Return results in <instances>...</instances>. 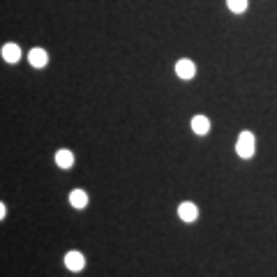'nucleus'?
Listing matches in <instances>:
<instances>
[{
  "instance_id": "1",
  "label": "nucleus",
  "mask_w": 277,
  "mask_h": 277,
  "mask_svg": "<svg viewBox=\"0 0 277 277\" xmlns=\"http://www.w3.org/2000/svg\"><path fill=\"white\" fill-rule=\"evenodd\" d=\"M238 155L240 157H252L254 155V134H250V132H243V134L238 136Z\"/></svg>"
},
{
  "instance_id": "2",
  "label": "nucleus",
  "mask_w": 277,
  "mask_h": 277,
  "mask_svg": "<svg viewBox=\"0 0 277 277\" xmlns=\"http://www.w3.org/2000/svg\"><path fill=\"white\" fill-rule=\"evenodd\" d=\"M178 215H180V220H183V222H194L196 215H199V208H196L194 203L185 201V203H180V208H178Z\"/></svg>"
},
{
  "instance_id": "3",
  "label": "nucleus",
  "mask_w": 277,
  "mask_h": 277,
  "mask_svg": "<svg viewBox=\"0 0 277 277\" xmlns=\"http://www.w3.org/2000/svg\"><path fill=\"white\" fill-rule=\"evenodd\" d=\"M65 266H67L69 271H83L86 259H83L81 252H69L67 257H65Z\"/></svg>"
},
{
  "instance_id": "4",
  "label": "nucleus",
  "mask_w": 277,
  "mask_h": 277,
  "mask_svg": "<svg viewBox=\"0 0 277 277\" xmlns=\"http://www.w3.org/2000/svg\"><path fill=\"white\" fill-rule=\"evenodd\" d=\"M176 72H178V76H180V79H192V76H194V72H196V67H194V62H192V60L183 58V60H178Z\"/></svg>"
},
{
  "instance_id": "5",
  "label": "nucleus",
  "mask_w": 277,
  "mask_h": 277,
  "mask_svg": "<svg viewBox=\"0 0 277 277\" xmlns=\"http://www.w3.org/2000/svg\"><path fill=\"white\" fill-rule=\"evenodd\" d=\"M28 60H30L33 67H44V65L49 62V55H47L44 49H33V51L28 54Z\"/></svg>"
},
{
  "instance_id": "6",
  "label": "nucleus",
  "mask_w": 277,
  "mask_h": 277,
  "mask_svg": "<svg viewBox=\"0 0 277 277\" xmlns=\"http://www.w3.org/2000/svg\"><path fill=\"white\" fill-rule=\"evenodd\" d=\"M69 203H72L74 208H86V206H88V194H86L83 189H74V192L69 194Z\"/></svg>"
},
{
  "instance_id": "7",
  "label": "nucleus",
  "mask_w": 277,
  "mask_h": 277,
  "mask_svg": "<svg viewBox=\"0 0 277 277\" xmlns=\"http://www.w3.org/2000/svg\"><path fill=\"white\" fill-rule=\"evenodd\" d=\"M192 129H194L196 134H206L210 129V120L206 115H194V118H192Z\"/></svg>"
},
{
  "instance_id": "8",
  "label": "nucleus",
  "mask_w": 277,
  "mask_h": 277,
  "mask_svg": "<svg viewBox=\"0 0 277 277\" xmlns=\"http://www.w3.org/2000/svg\"><path fill=\"white\" fill-rule=\"evenodd\" d=\"M55 164L62 166V169H69V166L74 164V155H72L69 150H58V153H55Z\"/></svg>"
},
{
  "instance_id": "9",
  "label": "nucleus",
  "mask_w": 277,
  "mask_h": 277,
  "mask_svg": "<svg viewBox=\"0 0 277 277\" xmlns=\"http://www.w3.org/2000/svg\"><path fill=\"white\" fill-rule=\"evenodd\" d=\"M2 58H5L7 62H16L21 58V49L16 47V44H5V47H2Z\"/></svg>"
},
{
  "instance_id": "10",
  "label": "nucleus",
  "mask_w": 277,
  "mask_h": 277,
  "mask_svg": "<svg viewBox=\"0 0 277 277\" xmlns=\"http://www.w3.org/2000/svg\"><path fill=\"white\" fill-rule=\"evenodd\" d=\"M226 5H229L231 12L240 14V12H245V9H247V0H226Z\"/></svg>"
}]
</instances>
